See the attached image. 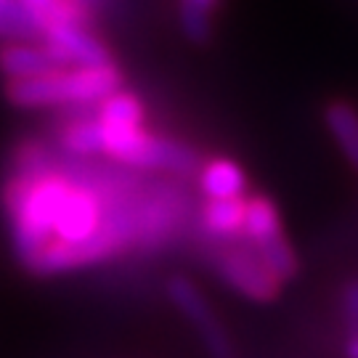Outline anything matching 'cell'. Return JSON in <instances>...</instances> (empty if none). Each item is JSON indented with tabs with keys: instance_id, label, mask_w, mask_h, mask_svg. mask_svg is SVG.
<instances>
[{
	"instance_id": "1",
	"label": "cell",
	"mask_w": 358,
	"mask_h": 358,
	"mask_svg": "<svg viewBox=\"0 0 358 358\" xmlns=\"http://www.w3.org/2000/svg\"><path fill=\"white\" fill-rule=\"evenodd\" d=\"M0 213L16 263L51 279L165 250L189 220V199L180 180L69 159L29 136L13 143Z\"/></svg>"
},
{
	"instance_id": "2",
	"label": "cell",
	"mask_w": 358,
	"mask_h": 358,
	"mask_svg": "<svg viewBox=\"0 0 358 358\" xmlns=\"http://www.w3.org/2000/svg\"><path fill=\"white\" fill-rule=\"evenodd\" d=\"M125 88V77L117 62L96 66H62L48 75L6 83V101L22 112H77L90 109L106 96Z\"/></svg>"
},
{
	"instance_id": "3",
	"label": "cell",
	"mask_w": 358,
	"mask_h": 358,
	"mask_svg": "<svg viewBox=\"0 0 358 358\" xmlns=\"http://www.w3.org/2000/svg\"><path fill=\"white\" fill-rule=\"evenodd\" d=\"M242 239L266 263V268L276 279L289 282V279L297 276L300 260L294 255L289 239L284 236L282 215H279V210H276V205L271 202L268 196H263V194L247 196Z\"/></svg>"
},
{
	"instance_id": "4",
	"label": "cell",
	"mask_w": 358,
	"mask_h": 358,
	"mask_svg": "<svg viewBox=\"0 0 358 358\" xmlns=\"http://www.w3.org/2000/svg\"><path fill=\"white\" fill-rule=\"evenodd\" d=\"M207 255H210V266L215 268L217 276L247 300L271 303L282 292L284 282L276 279L266 268V263L244 242H213Z\"/></svg>"
},
{
	"instance_id": "5",
	"label": "cell",
	"mask_w": 358,
	"mask_h": 358,
	"mask_svg": "<svg viewBox=\"0 0 358 358\" xmlns=\"http://www.w3.org/2000/svg\"><path fill=\"white\" fill-rule=\"evenodd\" d=\"M167 297L178 308V313L194 327L196 337L202 340L210 358H236V348L229 329L217 319L215 308L210 306L205 292L186 276H170L167 279Z\"/></svg>"
},
{
	"instance_id": "6",
	"label": "cell",
	"mask_w": 358,
	"mask_h": 358,
	"mask_svg": "<svg viewBox=\"0 0 358 358\" xmlns=\"http://www.w3.org/2000/svg\"><path fill=\"white\" fill-rule=\"evenodd\" d=\"M43 43L51 45V51L59 56V62L64 66H96L106 64V62H115L109 45L99 38V32L93 27H56V29H51L43 38Z\"/></svg>"
},
{
	"instance_id": "7",
	"label": "cell",
	"mask_w": 358,
	"mask_h": 358,
	"mask_svg": "<svg viewBox=\"0 0 358 358\" xmlns=\"http://www.w3.org/2000/svg\"><path fill=\"white\" fill-rule=\"evenodd\" d=\"M59 56L45 45L43 40H13L0 43V75L6 83L32 80V77L48 75L53 69H62Z\"/></svg>"
},
{
	"instance_id": "8",
	"label": "cell",
	"mask_w": 358,
	"mask_h": 358,
	"mask_svg": "<svg viewBox=\"0 0 358 358\" xmlns=\"http://www.w3.org/2000/svg\"><path fill=\"white\" fill-rule=\"evenodd\" d=\"M244 207L247 196L239 199H205L199 207V226L210 242H236L244 234Z\"/></svg>"
},
{
	"instance_id": "9",
	"label": "cell",
	"mask_w": 358,
	"mask_h": 358,
	"mask_svg": "<svg viewBox=\"0 0 358 358\" xmlns=\"http://www.w3.org/2000/svg\"><path fill=\"white\" fill-rule=\"evenodd\" d=\"M199 192L205 199H239L247 196V176L244 170L229 157H215V159H207L199 176Z\"/></svg>"
},
{
	"instance_id": "10",
	"label": "cell",
	"mask_w": 358,
	"mask_h": 358,
	"mask_svg": "<svg viewBox=\"0 0 358 358\" xmlns=\"http://www.w3.org/2000/svg\"><path fill=\"white\" fill-rule=\"evenodd\" d=\"M324 122L337 149L358 170V109L348 101H332L324 109Z\"/></svg>"
},
{
	"instance_id": "11",
	"label": "cell",
	"mask_w": 358,
	"mask_h": 358,
	"mask_svg": "<svg viewBox=\"0 0 358 358\" xmlns=\"http://www.w3.org/2000/svg\"><path fill=\"white\" fill-rule=\"evenodd\" d=\"M13 40H38V32L22 0H0V43Z\"/></svg>"
},
{
	"instance_id": "12",
	"label": "cell",
	"mask_w": 358,
	"mask_h": 358,
	"mask_svg": "<svg viewBox=\"0 0 358 358\" xmlns=\"http://www.w3.org/2000/svg\"><path fill=\"white\" fill-rule=\"evenodd\" d=\"M180 16V29L183 35L194 43H207L213 35V22H210V11H202L192 3H180L178 8Z\"/></svg>"
},
{
	"instance_id": "13",
	"label": "cell",
	"mask_w": 358,
	"mask_h": 358,
	"mask_svg": "<svg viewBox=\"0 0 358 358\" xmlns=\"http://www.w3.org/2000/svg\"><path fill=\"white\" fill-rule=\"evenodd\" d=\"M340 313L343 324L350 334H358V279H350L340 297Z\"/></svg>"
},
{
	"instance_id": "14",
	"label": "cell",
	"mask_w": 358,
	"mask_h": 358,
	"mask_svg": "<svg viewBox=\"0 0 358 358\" xmlns=\"http://www.w3.org/2000/svg\"><path fill=\"white\" fill-rule=\"evenodd\" d=\"M345 358H358V334H350L345 340Z\"/></svg>"
},
{
	"instance_id": "15",
	"label": "cell",
	"mask_w": 358,
	"mask_h": 358,
	"mask_svg": "<svg viewBox=\"0 0 358 358\" xmlns=\"http://www.w3.org/2000/svg\"><path fill=\"white\" fill-rule=\"evenodd\" d=\"M180 3H192V6L202 8V11H210V13H213V8L217 6V0H180Z\"/></svg>"
}]
</instances>
